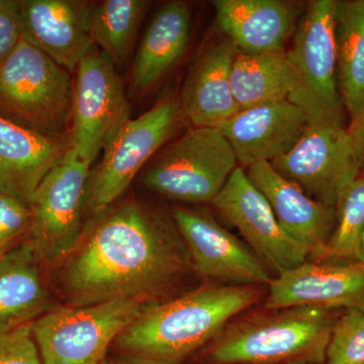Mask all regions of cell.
Returning <instances> with one entry per match:
<instances>
[{"label": "cell", "instance_id": "cell-1", "mask_svg": "<svg viewBox=\"0 0 364 364\" xmlns=\"http://www.w3.org/2000/svg\"><path fill=\"white\" fill-rule=\"evenodd\" d=\"M191 259L173 219L124 200L91 219L66 256L60 286L72 306L158 296L183 277Z\"/></svg>", "mask_w": 364, "mask_h": 364}, {"label": "cell", "instance_id": "cell-2", "mask_svg": "<svg viewBox=\"0 0 364 364\" xmlns=\"http://www.w3.org/2000/svg\"><path fill=\"white\" fill-rule=\"evenodd\" d=\"M262 296L261 287L203 284L153 306L117 337L114 349L129 363L182 364Z\"/></svg>", "mask_w": 364, "mask_h": 364}, {"label": "cell", "instance_id": "cell-3", "mask_svg": "<svg viewBox=\"0 0 364 364\" xmlns=\"http://www.w3.org/2000/svg\"><path fill=\"white\" fill-rule=\"evenodd\" d=\"M337 311L267 310L228 323L200 352L207 364H324Z\"/></svg>", "mask_w": 364, "mask_h": 364}, {"label": "cell", "instance_id": "cell-4", "mask_svg": "<svg viewBox=\"0 0 364 364\" xmlns=\"http://www.w3.org/2000/svg\"><path fill=\"white\" fill-rule=\"evenodd\" d=\"M73 102L70 72L26 41L0 66V117L16 126L69 141Z\"/></svg>", "mask_w": 364, "mask_h": 364}, {"label": "cell", "instance_id": "cell-5", "mask_svg": "<svg viewBox=\"0 0 364 364\" xmlns=\"http://www.w3.org/2000/svg\"><path fill=\"white\" fill-rule=\"evenodd\" d=\"M336 0H314L287 52L291 90L289 102L310 126L344 127V105L337 74Z\"/></svg>", "mask_w": 364, "mask_h": 364}, {"label": "cell", "instance_id": "cell-6", "mask_svg": "<svg viewBox=\"0 0 364 364\" xmlns=\"http://www.w3.org/2000/svg\"><path fill=\"white\" fill-rule=\"evenodd\" d=\"M156 304L131 298L52 309L32 323L43 364H102L117 337Z\"/></svg>", "mask_w": 364, "mask_h": 364}, {"label": "cell", "instance_id": "cell-7", "mask_svg": "<svg viewBox=\"0 0 364 364\" xmlns=\"http://www.w3.org/2000/svg\"><path fill=\"white\" fill-rule=\"evenodd\" d=\"M142 181L153 193L189 203H213L238 166L220 129L193 127L152 158Z\"/></svg>", "mask_w": 364, "mask_h": 364}, {"label": "cell", "instance_id": "cell-8", "mask_svg": "<svg viewBox=\"0 0 364 364\" xmlns=\"http://www.w3.org/2000/svg\"><path fill=\"white\" fill-rule=\"evenodd\" d=\"M182 117L179 102L166 98L122 124L91 174L85 215L97 217L124 195L136 174L173 135Z\"/></svg>", "mask_w": 364, "mask_h": 364}, {"label": "cell", "instance_id": "cell-9", "mask_svg": "<svg viewBox=\"0 0 364 364\" xmlns=\"http://www.w3.org/2000/svg\"><path fill=\"white\" fill-rule=\"evenodd\" d=\"M90 167L68 148L33 193L28 233L41 261L62 259L78 243L83 231Z\"/></svg>", "mask_w": 364, "mask_h": 364}, {"label": "cell", "instance_id": "cell-10", "mask_svg": "<svg viewBox=\"0 0 364 364\" xmlns=\"http://www.w3.org/2000/svg\"><path fill=\"white\" fill-rule=\"evenodd\" d=\"M123 81L97 46L76 69L69 149L92 164L122 124L130 119Z\"/></svg>", "mask_w": 364, "mask_h": 364}, {"label": "cell", "instance_id": "cell-11", "mask_svg": "<svg viewBox=\"0 0 364 364\" xmlns=\"http://www.w3.org/2000/svg\"><path fill=\"white\" fill-rule=\"evenodd\" d=\"M270 164L306 195L331 208L361 173L345 127L309 126L293 149Z\"/></svg>", "mask_w": 364, "mask_h": 364}, {"label": "cell", "instance_id": "cell-12", "mask_svg": "<svg viewBox=\"0 0 364 364\" xmlns=\"http://www.w3.org/2000/svg\"><path fill=\"white\" fill-rule=\"evenodd\" d=\"M189 259L208 284L268 286L269 269L212 215L176 207L171 213Z\"/></svg>", "mask_w": 364, "mask_h": 364}, {"label": "cell", "instance_id": "cell-13", "mask_svg": "<svg viewBox=\"0 0 364 364\" xmlns=\"http://www.w3.org/2000/svg\"><path fill=\"white\" fill-rule=\"evenodd\" d=\"M213 205L240 232L265 267L277 274L308 260V251L287 236L269 203L242 167L232 173Z\"/></svg>", "mask_w": 364, "mask_h": 364}, {"label": "cell", "instance_id": "cell-14", "mask_svg": "<svg viewBox=\"0 0 364 364\" xmlns=\"http://www.w3.org/2000/svg\"><path fill=\"white\" fill-rule=\"evenodd\" d=\"M311 306L364 311V265L358 261L323 263L305 261L277 274L268 284L267 310Z\"/></svg>", "mask_w": 364, "mask_h": 364}, {"label": "cell", "instance_id": "cell-15", "mask_svg": "<svg viewBox=\"0 0 364 364\" xmlns=\"http://www.w3.org/2000/svg\"><path fill=\"white\" fill-rule=\"evenodd\" d=\"M92 4L79 0H21V40L69 72L76 70L95 46Z\"/></svg>", "mask_w": 364, "mask_h": 364}, {"label": "cell", "instance_id": "cell-16", "mask_svg": "<svg viewBox=\"0 0 364 364\" xmlns=\"http://www.w3.org/2000/svg\"><path fill=\"white\" fill-rule=\"evenodd\" d=\"M246 173L269 203L287 236L308 251V259L318 262L334 231L335 208L314 200L296 183L277 173L270 163L249 166Z\"/></svg>", "mask_w": 364, "mask_h": 364}, {"label": "cell", "instance_id": "cell-17", "mask_svg": "<svg viewBox=\"0 0 364 364\" xmlns=\"http://www.w3.org/2000/svg\"><path fill=\"white\" fill-rule=\"evenodd\" d=\"M308 119L289 100L239 111L220 127L239 164L272 162L293 149L309 128Z\"/></svg>", "mask_w": 364, "mask_h": 364}, {"label": "cell", "instance_id": "cell-18", "mask_svg": "<svg viewBox=\"0 0 364 364\" xmlns=\"http://www.w3.org/2000/svg\"><path fill=\"white\" fill-rule=\"evenodd\" d=\"M238 50L226 37L205 48L191 66L181 90L182 116L195 127L219 129L240 109L231 88Z\"/></svg>", "mask_w": 364, "mask_h": 364}, {"label": "cell", "instance_id": "cell-19", "mask_svg": "<svg viewBox=\"0 0 364 364\" xmlns=\"http://www.w3.org/2000/svg\"><path fill=\"white\" fill-rule=\"evenodd\" d=\"M215 25L242 54L284 51L298 9L280 0H215Z\"/></svg>", "mask_w": 364, "mask_h": 364}, {"label": "cell", "instance_id": "cell-20", "mask_svg": "<svg viewBox=\"0 0 364 364\" xmlns=\"http://www.w3.org/2000/svg\"><path fill=\"white\" fill-rule=\"evenodd\" d=\"M68 148L69 141L46 138L0 117V191L30 207L41 182Z\"/></svg>", "mask_w": 364, "mask_h": 364}, {"label": "cell", "instance_id": "cell-21", "mask_svg": "<svg viewBox=\"0 0 364 364\" xmlns=\"http://www.w3.org/2000/svg\"><path fill=\"white\" fill-rule=\"evenodd\" d=\"M191 14L186 2L170 1L153 16L134 56L131 92L142 97L181 62L191 39Z\"/></svg>", "mask_w": 364, "mask_h": 364}, {"label": "cell", "instance_id": "cell-22", "mask_svg": "<svg viewBox=\"0 0 364 364\" xmlns=\"http://www.w3.org/2000/svg\"><path fill=\"white\" fill-rule=\"evenodd\" d=\"M41 262L30 239L0 257V334L32 324L52 310Z\"/></svg>", "mask_w": 364, "mask_h": 364}, {"label": "cell", "instance_id": "cell-23", "mask_svg": "<svg viewBox=\"0 0 364 364\" xmlns=\"http://www.w3.org/2000/svg\"><path fill=\"white\" fill-rule=\"evenodd\" d=\"M335 39L340 93L351 123L364 112V0H336Z\"/></svg>", "mask_w": 364, "mask_h": 364}, {"label": "cell", "instance_id": "cell-24", "mask_svg": "<svg viewBox=\"0 0 364 364\" xmlns=\"http://www.w3.org/2000/svg\"><path fill=\"white\" fill-rule=\"evenodd\" d=\"M231 88L240 111L289 100L291 81L287 52L238 53L232 66Z\"/></svg>", "mask_w": 364, "mask_h": 364}, {"label": "cell", "instance_id": "cell-25", "mask_svg": "<svg viewBox=\"0 0 364 364\" xmlns=\"http://www.w3.org/2000/svg\"><path fill=\"white\" fill-rule=\"evenodd\" d=\"M150 4L146 0H105L92 4L93 43L117 70H122L128 64Z\"/></svg>", "mask_w": 364, "mask_h": 364}, {"label": "cell", "instance_id": "cell-26", "mask_svg": "<svg viewBox=\"0 0 364 364\" xmlns=\"http://www.w3.org/2000/svg\"><path fill=\"white\" fill-rule=\"evenodd\" d=\"M335 210L334 231L318 262L358 261L359 243L364 230V172L345 189Z\"/></svg>", "mask_w": 364, "mask_h": 364}, {"label": "cell", "instance_id": "cell-27", "mask_svg": "<svg viewBox=\"0 0 364 364\" xmlns=\"http://www.w3.org/2000/svg\"><path fill=\"white\" fill-rule=\"evenodd\" d=\"M326 364H364V311L351 309L333 327Z\"/></svg>", "mask_w": 364, "mask_h": 364}, {"label": "cell", "instance_id": "cell-28", "mask_svg": "<svg viewBox=\"0 0 364 364\" xmlns=\"http://www.w3.org/2000/svg\"><path fill=\"white\" fill-rule=\"evenodd\" d=\"M31 227L30 207L0 191V248L11 247Z\"/></svg>", "mask_w": 364, "mask_h": 364}, {"label": "cell", "instance_id": "cell-29", "mask_svg": "<svg viewBox=\"0 0 364 364\" xmlns=\"http://www.w3.org/2000/svg\"><path fill=\"white\" fill-rule=\"evenodd\" d=\"M0 364H43L32 324L0 334Z\"/></svg>", "mask_w": 364, "mask_h": 364}, {"label": "cell", "instance_id": "cell-30", "mask_svg": "<svg viewBox=\"0 0 364 364\" xmlns=\"http://www.w3.org/2000/svg\"><path fill=\"white\" fill-rule=\"evenodd\" d=\"M20 1L0 0V66L21 42Z\"/></svg>", "mask_w": 364, "mask_h": 364}, {"label": "cell", "instance_id": "cell-31", "mask_svg": "<svg viewBox=\"0 0 364 364\" xmlns=\"http://www.w3.org/2000/svg\"><path fill=\"white\" fill-rule=\"evenodd\" d=\"M361 172H364V112L347 128Z\"/></svg>", "mask_w": 364, "mask_h": 364}, {"label": "cell", "instance_id": "cell-32", "mask_svg": "<svg viewBox=\"0 0 364 364\" xmlns=\"http://www.w3.org/2000/svg\"><path fill=\"white\" fill-rule=\"evenodd\" d=\"M358 261L364 265V230L361 235L360 243H359Z\"/></svg>", "mask_w": 364, "mask_h": 364}, {"label": "cell", "instance_id": "cell-33", "mask_svg": "<svg viewBox=\"0 0 364 364\" xmlns=\"http://www.w3.org/2000/svg\"><path fill=\"white\" fill-rule=\"evenodd\" d=\"M102 364H133V363H126V361H123V363H117V361H109V360H105Z\"/></svg>", "mask_w": 364, "mask_h": 364}, {"label": "cell", "instance_id": "cell-34", "mask_svg": "<svg viewBox=\"0 0 364 364\" xmlns=\"http://www.w3.org/2000/svg\"><path fill=\"white\" fill-rule=\"evenodd\" d=\"M14 246V245H13ZM11 247H6V248H0V257H1L2 254L6 252V251L9 250V249Z\"/></svg>", "mask_w": 364, "mask_h": 364}]
</instances>
